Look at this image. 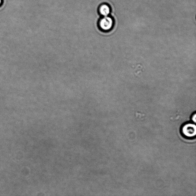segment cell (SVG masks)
Instances as JSON below:
<instances>
[{"mask_svg": "<svg viewBox=\"0 0 196 196\" xmlns=\"http://www.w3.org/2000/svg\"><path fill=\"white\" fill-rule=\"evenodd\" d=\"M181 132L182 135L186 138L195 137L196 134V126L195 124L192 123H187L182 126Z\"/></svg>", "mask_w": 196, "mask_h": 196, "instance_id": "obj_1", "label": "cell"}, {"mask_svg": "<svg viewBox=\"0 0 196 196\" xmlns=\"http://www.w3.org/2000/svg\"><path fill=\"white\" fill-rule=\"evenodd\" d=\"M113 21L111 17H104L100 21L99 25L101 30L107 31L110 30L113 26Z\"/></svg>", "mask_w": 196, "mask_h": 196, "instance_id": "obj_2", "label": "cell"}, {"mask_svg": "<svg viewBox=\"0 0 196 196\" xmlns=\"http://www.w3.org/2000/svg\"><path fill=\"white\" fill-rule=\"evenodd\" d=\"M99 11L101 15L104 17L108 16L110 12L109 6L106 4H103L100 7Z\"/></svg>", "mask_w": 196, "mask_h": 196, "instance_id": "obj_3", "label": "cell"}, {"mask_svg": "<svg viewBox=\"0 0 196 196\" xmlns=\"http://www.w3.org/2000/svg\"><path fill=\"white\" fill-rule=\"evenodd\" d=\"M196 113H194V114L192 116V117H191V119H192V120L193 122H194V123H195L196 122Z\"/></svg>", "mask_w": 196, "mask_h": 196, "instance_id": "obj_4", "label": "cell"}, {"mask_svg": "<svg viewBox=\"0 0 196 196\" xmlns=\"http://www.w3.org/2000/svg\"><path fill=\"white\" fill-rule=\"evenodd\" d=\"M3 0H0V7L3 4Z\"/></svg>", "mask_w": 196, "mask_h": 196, "instance_id": "obj_5", "label": "cell"}]
</instances>
